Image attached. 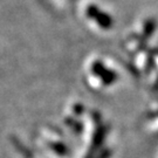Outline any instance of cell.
<instances>
[{
  "label": "cell",
  "mask_w": 158,
  "mask_h": 158,
  "mask_svg": "<svg viewBox=\"0 0 158 158\" xmlns=\"http://www.w3.org/2000/svg\"><path fill=\"white\" fill-rule=\"evenodd\" d=\"M87 15L89 18L95 19L96 21H97V23L101 27H103V28H109L113 25V19H111V17L106 14L104 12H102L101 10H98L95 5L88 6V8H87Z\"/></svg>",
  "instance_id": "1"
},
{
  "label": "cell",
  "mask_w": 158,
  "mask_h": 158,
  "mask_svg": "<svg viewBox=\"0 0 158 158\" xmlns=\"http://www.w3.org/2000/svg\"><path fill=\"white\" fill-rule=\"evenodd\" d=\"M155 27H156V23L153 20H148L147 25H145V28H144V32L147 34V36H149L150 34L152 33Z\"/></svg>",
  "instance_id": "2"
}]
</instances>
